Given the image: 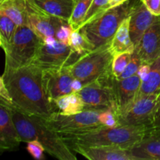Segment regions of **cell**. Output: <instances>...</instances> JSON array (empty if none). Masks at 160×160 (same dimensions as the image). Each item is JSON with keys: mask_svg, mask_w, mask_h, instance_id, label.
Masks as SVG:
<instances>
[{"mask_svg": "<svg viewBox=\"0 0 160 160\" xmlns=\"http://www.w3.org/2000/svg\"><path fill=\"white\" fill-rule=\"evenodd\" d=\"M42 75L43 70L31 63L16 70L5 69L1 78L16 108L25 113L48 119L56 109L45 95Z\"/></svg>", "mask_w": 160, "mask_h": 160, "instance_id": "1", "label": "cell"}, {"mask_svg": "<svg viewBox=\"0 0 160 160\" xmlns=\"http://www.w3.org/2000/svg\"><path fill=\"white\" fill-rule=\"evenodd\" d=\"M148 128L136 126H101L85 131L58 133L68 146H110L129 150L140 142Z\"/></svg>", "mask_w": 160, "mask_h": 160, "instance_id": "2", "label": "cell"}, {"mask_svg": "<svg viewBox=\"0 0 160 160\" xmlns=\"http://www.w3.org/2000/svg\"><path fill=\"white\" fill-rule=\"evenodd\" d=\"M12 120L22 142L37 140L43 145L45 151L59 160H76L66 142L59 134L52 129L42 117L25 113L15 106L11 107Z\"/></svg>", "mask_w": 160, "mask_h": 160, "instance_id": "3", "label": "cell"}, {"mask_svg": "<svg viewBox=\"0 0 160 160\" xmlns=\"http://www.w3.org/2000/svg\"><path fill=\"white\" fill-rule=\"evenodd\" d=\"M138 1L128 0L120 6L111 8L78 31L88 38L95 48L106 45L112 41L122 22L131 16Z\"/></svg>", "mask_w": 160, "mask_h": 160, "instance_id": "4", "label": "cell"}, {"mask_svg": "<svg viewBox=\"0 0 160 160\" xmlns=\"http://www.w3.org/2000/svg\"><path fill=\"white\" fill-rule=\"evenodd\" d=\"M43 41L28 25L17 27L9 45L3 48L6 56L5 69L16 70L30 65Z\"/></svg>", "mask_w": 160, "mask_h": 160, "instance_id": "5", "label": "cell"}, {"mask_svg": "<svg viewBox=\"0 0 160 160\" xmlns=\"http://www.w3.org/2000/svg\"><path fill=\"white\" fill-rule=\"evenodd\" d=\"M111 42L83 55L70 66V71L74 79L80 80L84 86L100 78L112 73L113 53Z\"/></svg>", "mask_w": 160, "mask_h": 160, "instance_id": "6", "label": "cell"}, {"mask_svg": "<svg viewBox=\"0 0 160 160\" xmlns=\"http://www.w3.org/2000/svg\"><path fill=\"white\" fill-rule=\"evenodd\" d=\"M114 80L115 77L110 73L85 84L78 92L84 103V110L99 112L112 110L118 115Z\"/></svg>", "mask_w": 160, "mask_h": 160, "instance_id": "7", "label": "cell"}, {"mask_svg": "<svg viewBox=\"0 0 160 160\" xmlns=\"http://www.w3.org/2000/svg\"><path fill=\"white\" fill-rule=\"evenodd\" d=\"M82 56L73 51L69 45L56 40L53 44L42 42L31 63L42 70L59 69L70 67Z\"/></svg>", "mask_w": 160, "mask_h": 160, "instance_id": "8", "label": "cell"}, {"mask_svg": "<svg viewBox=\"0 0 160 160\" xmlns=\"http://www.w3.org/2000/svg\"><path fill=\"white\" fill-rule=\"evenodd\" d=\"M99 111L84 110L73 115H64L54 112L45 121L50 128L57 133H67L85 131L101 126Z\"/></svg>", "mask_w": 160, "mask_h": 160, "instance_id": "9", "label": "cell"}, {"mask_svg": "<svg viewBox=\"0 0 160 160\" xmlns=\"http://www.w3.org/2000/svg\"><path fill=\"white\" fill-rule=\"evenodd\" d=\"M160 93L138 97L131 109L118 117L119 126L152 128L155 120Z\"/></svg>", "mask_w": 160, "mask_h": 160, "instance_id": "10", "label": "cell"}, {"mask_svg": "<svg viewBox=\"0 0 160 160\" xmlns=\"http://www.w3.org/2000/svg\"><path fill=\"white\" fill-rule=\"evenodd\" d=\"M28 26H29L42 41L54 37L62 25L69 23L67 20L51 15L36 6L31 0H27Z\"/></svg>", "mask_w": 160, "mask_h": 160, "instance_id": "11", "label": "cell"}, {"mask_svg": "<svg viewBox=\"0 0 160 160\" xmlns=\"http://www.w3.org/2000/svg\"><path fill=\"white\" fill-rule=\"evenodd\" d=\"M73 79L70 67L43 70L42 81L47 98L53 102L54 100L62 95L73 93L72 82Z\"/></svg>", "mask_w": 160, "mask_h": 160, "instance_id": "12", "label": "cell"}, {"mask_svg": "<svg viewBox=\"0 0 160 160\" xmlns=\"http://www.w3.org/2000/svg\"><path fill=\"white\" fill-rule=\"evenodd\" d=\"M142 79L138 73L125 79L114 80V88L118 105V115H123L128 112L138 96Z\"/></svg>", "mask_w": 160, "mask_h": 160, "instance_id": "13", "label": "cell"}, {"mask_svg": "<svg viewBox=\"0 0 160 160\" xmlns=\"http://www.w3.org/2000/svg\"><path fill=\"white\" fill-rule=\"evenodd\" d=\"M134 53L139 56L143 63L150 64L160 56V15L145 31Z\"/></svg>", "mask_w": 160, "mask_h": 160, "instance_id": "14", "label": "cell"}, {"mask_svg": "<svg viewBox=\"0 0 160 160\" xmlns=\"http://www.w3.org/2000/svg\"><path fill=\"white\" fill-rule=\"evenodd\" d=\"M22 142L12 120L11 107L0 103V149L14 151Z\"/></svg>", "mask_w": 160, "mask_h": 160, "instance_id": "15", "label": "cell"}, {"mask_svg": "<svg viewBox=\"0 0 160 160\" xmlns=\"http://www.w3.org/2000/svg\"><path fill=\"white\" fill-rule=\"evenodd\" d=\"M134 160H160V128H149L142 140L129 149Z\"/></svg>", "mask_w": 160, "mask_h": 160, "instance_id": "16", "label": "cell"}, {"mask_svg": "<svg viewBox=\"0 0 160 160\" xmlns=\"http://www.w3.org/2000/svg\"><path fill=\"white\" fill-rule=\"evenodd\" d=\"M157 17L158 16L153 14L142 0L138 1L130 16V35L134 46H137L145 31Z\"/></svg>", "mask_w": 160, "mask_h": 160, "instance_id": "17", "label": "cell"}, {"mask_svg": "<svg viewBox=\"0 0 160 160\" xmlns=\"http://www.w3.org/2000/svg\"><path fill=\"white\" fill-rule=\"evenodd\" d=\"M69 148L89 160H134L129 150L117 147L70 145Z\"/></svg>", "mask_w": 160, "mask_h": 160, "instance_id": "18", "label": "cell"}, {"mask_svg": "<svg viewBox=\"0 0 160 160\" xmlns=\"http://www.w3.org/2000/svg\"><path fill=\"white\" fill-rule=\"evenodd\" d=\"M36 6L51 15L69 21L74 0H31Z\"/></svg>", "mask_w": 160, "mask_h": 160, "instance_id": "19", "label": "cell"}, {"mask_svg": "<svg viewBox=\"0 0 160 160\" xmlns=\"http://www.w3.org/2000/svg\"><path fill=\"white\" fill-rule=\"evenodd\" d=\"M110 48L113 55L125 52H134L135 46L130 35V17L125 19L117 29L111 41Z\"/></svg>", "mask_w": 160, "mask_h": 160, "instance_id": "20", "label": "cell"}, {"mask_svg": "<svg viewBox=\"0 0 160 160\" xmlns=\"http://www.w3.org/2000/svg\"><path fill=\"white\" fill-rule=\"evenodd\" d=\"M0 13L9 17L17 26L28 24L27 0H4L0 3Z\"/></svg>", "mask_w": 160, "mask_h": 160, "instance_id": "21", "label": "cell"}, {"mask_svg": "<svg viewBox=\"0 0 160 160\" xmlns=\"http://www.w3.org/2000/svg\"><path fill=\"white\" fill-rule=\"evenodd\" d=\"M56 112L64 115H73L84 110L82 99L78 92L62 95L53 101Z\"/></svg>", "mask_w": 160, "mask_h": 160, "instance_id": "22", "label": "cell"}, {"mask_svg": "<svg viewBox=\"0 0 160 160\" xmlns=\"http://www.w3.org/2000/svg\"><path fill=\"white\" fill-rule=\"evenodd\" d=\"M160 93V56L150 63L148 76L142 80L138 96Z\"/></svg>", "mask_w": 160, "mask_h": 160, "instance_id": "23", "label": "cell"}, {"mask_svg": "<svg viewBox=\"0 0 160 160\" xmlns=\"http://www.w3.org/2000/svg\"><path fill=\"white\" fill-rule=\"evenodd\" d=\"M93 0H74L73 12L69 23L73 30H79Z\"/></svg>", "mask_w": 160, "mask_h": 160, "instance_id": "24", "label": "cell"}, {"mask_svg": "<svg viewBox=\"0 0 160 160\" xmlns=\"http://www.w3.org/2000/svg\"><path fill=\"white\" fill-rule=\"evenodd\" d=\"M69 45L73 51L81 55L86 54L95 48L88 38L81 31L78 30H73L72 31Z\"/></svg>", "mask_w": 160, "mask_h": 160, "instance_id": "25", "label": "cell"}, {"mask_svg": "<svg viewBox=\"0 0 160 160\" xmlns=\"http://www.w3.org/2000/svg\"><path fill=\"white\" fill-rule=\"evenodd\" d=\"M17 27L15 22L9 17L0 13V45L2 49L11 42Z\"/></svg>", "mask_w": 160, "mask_h": 160, "instance_id": "26", "label": "cell"}, {"mask_svg": "<svg viewBox=\"0 0 160 160\" xmlns=\"http://www.w3.org/2000/svg\"><path fill=\"white\" fill-rule=\"evenodd\" d=\"M109 0H93L80 29L88 23L102 16L106 11H107L109 9Z\"/></svg>", "mask_w": 160, "mask_h": 160, "instance_id": "27", "label": "cell"}, {"mask_svg": "<svg viewBox=\"0 0 160 160\" xmlns=\"http://www.w3.org/2000/svg\"><path fill=\"white\" fill-rule=\"evenodd\" d=\"M132 52H125L119 53L113 55V59L112 63V72L113 76L117 79L120 78V75L126 68L127 65L130 62L132 56Z\"/></svg>", "mask_w": 160, "mask_h": 160, "instance_id": "28", "label": "cell"}, {"mask_svg": "<svg viewBox=\"0 0 160 160\" xmlns=\"http://www.w3.org/2000/svg\"><path fill=\"white\" fill-rule=\"evenodd\" d=\"M142 64H143V62L139 58V56L136 53L133 52L131 60L128 62L126 68L124 69L123 72L118 79H125V78H130V77L137 74Z\"/></svg>", "mask_w": 160, "mask_h": 160, "instance_id": "29", "label": "cell"}, {"mask_svg": "<svg viewBox=\"0 0 160 160\" xmlns=\"http://www.w3.org/2000/svg\"><path fill=\"white\" fill-rule=\"evenodd\" d=\"M27 150L28 152L36 159H44V152L45 151L43 145L37 140H33L28 142Z\"/></svg>", "mask_w": 160, "mask_h": 160, "instance_id": "30", "label": "cell"}, {"mask_svg": "<svg viewBox=\"0 0 160 160\" xmlns=\"http://www.w3.org/2000/svg\"><path fill=\"white\" fill-rule=\"evenodd\" d=\"M99 120L102 124L106 127H109V128L119 126L117 115L112 110L102 111L100 112Z\"/></svg>", "mask_w": 160, "mask_h": 160, "instance_id": "31", "label": "cell"}, {"mask_svg": "<svg viewBox=\"0 0 160 160\" xmlns=\"http://www.w3.org/2000/svg\"><path fill=\"white\" fill-rule=\"evenodd\" d=\"M72 31L73 29L70 27V23H67L65 24L62 25L60 28H59L57 31L56 33V35L55 38L57 41L62 42V43L67 44L69 45V42H70V36H71Z\"/></svg>", "mask_w": 160, "mask_h": 160, "instance_id": "32", "label": "cell"}, {"mask_svg": "<svg viewBox=\"0 0 160 160\" xmlns=\"http://www.w3.org/2000/svg\"><path fill=\"white\" fill-rule=\"evenodd\" d=\"M0 103H2V104L9 106V107H13L14 106L9 91H8L2 78H0Z\"/></svg>", "mask_w": 160, "mask_h": 160, "instance_id": "33", "label": "cell"}, {"mask_svg": "<svg viewBox=\"0 0 160 160\" xmlns=\"http://www.w3.org/2000/svg\"><path fill=\"white\" fill-rule=\"evenodd\" d=\"M148 9L156 16L160 15V0H142Z\"/></svg>", "mask_w": 160, "mask_h": 160, "instance_id": "34", "label": "cell"}, {"mask_svg": "<svg viewBox=\"0 0 160 160\" xmlns=\"http://www.w3.org/2000/svg\"><path fill=\"white\" fill-rule=\"evenodd\" d=\"M150 70V64L148 63H143L142 65V67L139 69L138 73L139 74V76L141 77L142 80L145 79L147 76H148V73H149Z\"/></svg>", "mask_w": 160, "mask_h": 160, "instance_id": "35", "label": "cell"}, {"mask_svg": "<svg viewBox=\"0 0 160 160\" xmlns=\"http://www.w3.org/2000/svg\"><path fill=\"white\" fill-rule=\"evenodd\" d=\"M152 128H160V95L158 102L157 109H156V113L155 116V120L153 122V124Z\"/></svg>", "mask_w": 160, "mask_h": 160, "instance_id": "36", "label": "cell"}, {"mask_svg": "<svg viewBox=\"0 0 160 160\" xmlns=\"http://www.w3.org/2000/svg\"><path fill=\"white\" fill-rule=\"evenodd\" d=\"M84 87V84L80 80L73 79L72 82V90L73 92H78L81 90Z\"/></svg>", "mask_w": 160, "mask_h": 160, "instance_id": "37", "label": "cell"}, {"mask_svg": "<svg viewBox=\"0 0 160 160\" xmlns=\"http://www.w3.org/2000/svg\"><path fill=\"white\" fill-rule=\"evenodd\" d=\"M128 0H109V9L111 8L116 7V6H120V5L123 4L126 2Z\"/></svg>", "mask_w": 160, "mask_h": 160, "instance_id": "38", "label": "cell"}, {"mask_svg": "<svg viewBox=\"0 0 160 160\" xmlns=\"http://www.w3.org/2000/svg\"><path fill=\"white\" fill-rule=\"evenodd\" d=\"M3 1H4V0H0V3H1V2H2Z\"/></svg>", "mask_w": 160, "mask_h": 160, "instance_id": "39", "label": "cell"}]
</instances>
